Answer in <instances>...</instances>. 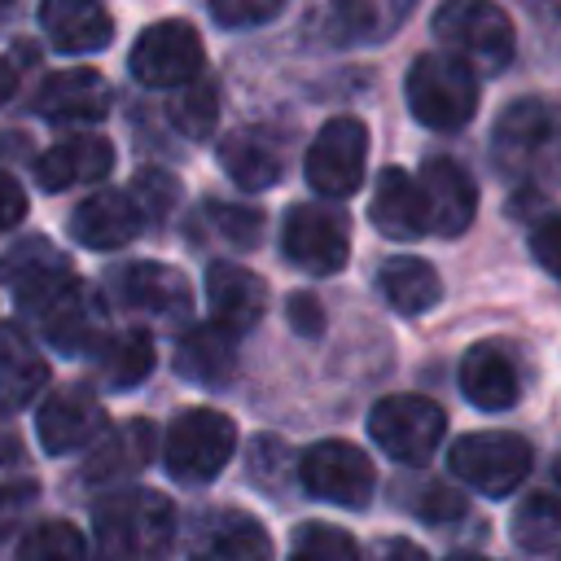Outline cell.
<instances>
[{
  "mask_svg": "<svg viewBox=\"0 0 561 561\" xmlns=\"http://www.w3.org/2000/svg\"><path fill=\"white\" fill-rule=\"evenodd\" d=\"M110 294L114 302L131 307V311H149V316H184L193 307V289L184 280L180 267L167 263H123L110 272Z\"/></svg>",
  "mask_w": 561,
  "mask_h": 561,
  "instance_id": "obj_14",
  "label": "cell"
},
{
  "mask_svg": "<svg viewBox=\"0 0 561 561\" xmlns=\"http://www.w3.org/2000/svg\"><path fill=\"white\" fill-rule=\"evenodd\" d=\"M127 66H131V75L145 88H184V83H197V75H202V39L180 18L153 22L131 44Z\"/></svg>",
  "mask_w": 561,
  "mask_h": 561,
  "instance_id": "obj_9",
  "label": "cell"
},
{
  "mask_svg": "<svg viewBox=\"0 0 561 561\" xmlns=\"http://www.w3.org/2000/svg\"><path fill=\"white\" fill-rule=\"evenodd\" d=\"M280 245H285V259L298 263L302 272H311V276H333V272L346 267V254H351V224H346V215L333 210V206L298 202V206L285 215Z\"/></svg>",
  "mask_w": 561,
  "mask_h": 561,
  "instance_id": "obj_8",
  "label": "cell"
},
{
  "mask_svg": "<svg viewBox=\"0 0 561 561\" xmlns=\"http://www.w3.org/2000/svg\"><path fill=\"white\" fill-rule=\"evenodd\" d=\"M153 368V337L145 329H123L101 342L96 351V381L105 390H131Z\"/></svg>",
  "mask_w": 561,
  "mask_h": 561,
  "instance_id": "obj_30",
  "label": "cell"
},
{
  "mask_svg": "<svg viewBox=\"0 0 561 561\" xmlns=\"http://www.w3.org/2000/svg\"><path fill=\"white\" fill-rule=\"evenodd\" d=\"M206 302H210V324H219L224 333H245L259 324L263 307H267V289L254 272L237 267V263H210L206 267Z\"/></svg>",
  "mask_w": 561,
  "mask_h": 561,
  "instance_id": "obj_17",
  "label": "cell"
},
{
  "mask_svg": "<svg viewBox=\"0 0 561 561\" xmlns=\"http://www.w3.org/2000/svg\"><path fill=\"white\" fill-rule=\"evenodd\" d=\"M447 561H486V557H465V552H460V557H447Z\"/></svg>",
  "mask_w": 561,
  "mask_h": 561,
  "instance_id": "obj_46",
  "label": "cell"
},
{
  "mask_svg": "<svg viewBox=\"0 0 561 561\" xmlns=\"http://www.w3.org/2000/svg\"><path fill=\"white\" fill-rule=\"evenodd\" d=\"M175 373L193 377V381H202L210 390L228 386V377L237 373L232 333H224L219 324H197L193 333H184L180 346H175Z\"/></svg>",
  "mask_w": 561,
  "mask_h": 561,
  "instance_id": "obj_26",
  "label": "cell"
},
{
  "mask_svg": "<svg viewBox=\"0 0 561 561\" xmlns=\"http://www.w3.org/2000/svg\"><path fill=\"white\" fill-rule=\"evenodd\" d=\"M210 219H215L219 232L232 237L237 245H254V241H259V228H263L259 210H250V206H219V202H210Z\"/></svg>",
  "mask_w": 561,
  "mask_h": 561,
  "instance_id": "obj_38",
  "label": "cell"
},
{
  "mask_svg": "<svg viewBox=\"0 0 561 561\" xmlns=\"http://www.w3.org/2000/svg\"><path fill=\"white\" fill-rule=\"evenodd\" d=\"M491 158L508 175H561V114L539 96L513 101L491 131Z\"/></svg>",
  "mask_w": 561,
  "mask_h": 561,
  "instance_id": "obj_2",
  "label": "cell"
},
{
  "mask_svg": "<svg viewBox=\"0 0 561 561\" xmlns=\"http://www.w3.org/2000/svg\"><path fill=\"white\" fill-rule=\"evenodd\" d=\"M460 390H465V399H469L473 408H482V412H504V408H513L517 394H522V386H517V368H513L508 351L495 346V342L469 346L465 359H460Z\"/></svg>",
  "mask_w": 561,
  "mask_h": 561,
  "instance_id": "obj_22",
  "label": "cell"
},
{
  "mask_svg": "<svg viewBox=\"0 0 561 561\" xmlns=\"http://www.w3.org/2000/svg\"><path fill=\"white\" fill-rule=\"evenodd\" d=\"M421 193H425V210H430V232L438 237H460L473 224L478 210V188L465 175L460 162L451 158H430L421 167Z\"/></svg>",
  "mask_w": 561,
  "mask_h": 561,
  "instance_id": "obj_15",
  "label": "cell"
},
{
  "mask_svg": "<svg viewBox=\"0 0 561 561\" xmlns=\"http://www.w3.org/2000/svg\"><path fill=\"white\" fill-rule=\"evenodd\" d=\"M175 123L184 136H210L215 131V118H219V105H215V88L210 83H193L175 105H171Z\"/></svg>",
  "mask_w": 561,
  "mask_h": 561,
  "instance_id": "obj_35",
  "label": "cell"
},
{
  "mask_svg": "<svg viewBox=\"0 0 561 561\" xmlns=\"http://www.w3.org/2000/svg\"><path fill=\"white\" fill-rule=\"evenodd\" d=\"M101 425H105V408H101L96 390L88 381H70L44 399L35 434L48 456H66V451L88 447L101 434Z\"/></svg>",
  "mask_w": 561,
  "mask_h": 561,
  "instance_id": "obj_13",
  "label": "cell"
},
{
  "mask_svg": "<svg viewBox=\"0 0 561 561\" xmlns=\"http://www.w3.org/2000/svg\"><path fill=\"white\" fill-rule=\"evenodd\" d=\"M35 110L53 123H92L105 118L110 110V83L88 70V66H70V70H53L35 96Z\"/></svg>",
  "mask_w": 561,
  "mask_h": 561,
  "instance_id": "obj_18",
  "label": "cell"
},
{
  "mask_svg": "<svg viewBox=\"0 0 561 561\" xmlns=\"http://www.w3.org/2000/svg\"><path fill=\"white\" fill-rule=\"evenodd\" d=\"M285 4L280 0H215L210 4V18L219 26H263L280 13Z\"/></svg>",
  "mask_w": 561,
  "mask_h": 561,
  "instance_id": "obj_36",
  "label": "cell"
},
{
  "mask_svg": "<svg viewBox=\"0 0 561 561\" xmlns=\"http://www.w3.org/2000/svg\"><path fill=\"white\" fill-rule=\"evenodd\" d=\"M530 465H535L530 443L522 434H508V430H478L451 447V473L491 500L517 491L526 482Z\"/></svg>",
  "mask_w": 561,
  "mask_h": 561,
  "instance_id": "obj_5",
  "label": "cell"
},
{
  "mask_svg": "<svg viewBox=\"0 0 561 561\" xmlns=\"http://www.w3.org/2000/svg\"><path fill=\"white\" fill-rule=\"evenodd\" d=\"M114 167V145L101 136H70L61 145H53L48 153L35 158V180L44 193H61L75 184H92L101 175H110Z\"/></svg>",
  "mask_w": 561,
  "mask_h": 561,
  "instance_id": "obj_21",
  "label": "cell"
},
{
  "mask_svg": "<svg viewBox=\"0 0 561 561\" xmlns=\"http://www.w3.org/2000/svg\"><path fill=\"white\" fill-rule=\"evenodd\" d=\"M381 561H430L416 543H408V539H390L386 548H381Z\"/></svg>",
  "mask_w": 561,
  "mask_h": 561,
  "instance_id": "obj_44",
  "label": "cell"
},
{
  "mask_svg": "<svg viewBox=\"0 0 561 561\" xmlns=\"http://www.w3.org/2000/svg\"><path fill=\"white\" fill-rule=\"evenodd\" d=\"M219 162L224 171L232 175V184H241L245 193H259V188H272L280 180V153L267 136L259 131H232L224 136L219 145Z\"/></svg>",
  "mask_w": 561,
  "mask_h": 561,
  "instance_id": "obj_29",
  "label": "cell"
},
{
  "mask_svg": "<svg viewBox=\"0 0 561 561\" xmlns=\"http://www.w3.org/2000/svg\"><path fill=\"white\" fill-rule=\"evenodd\" d=\"M416 508H421V517H430V522H451V517L465 513V500H460L456 491H447V486H430Z\"/></svg>",
  "mask_w": 561,
  "mask_h": 561,
  "instance_id": "obj_41",
  "label": "cell"
},
{
  "mask_svg": "<svg viewBox=\"0 0 561 561\" xmlns=\"http://www.w3.org/2000/svg\"><path fill=\"white\" fill-rule=\"evenodd\" d=\"M44 386H48V359L18 329H0V412L26 408Z\"/></svg>",
  "mask_w": 561,
  "mask_h": 561,
  "instance_id": "obj_27",
  "label": "cell"
},
{
  "mask_svg": "<svg viewBox=\"0 0 561 561\" xmlns=\"http://www.w3.org/2000/svg\"><path fill=\"white\" fill-rule=\"evenodd\" d=\"M403 18H408V4H394V0H342L320 9L311 22L324 26L329 44H368V39H386Z\"/></svg>",
  "mask_w": 561,
  "mask_h": 561,
  "instance_id": "obj_25",
  "label": "cell"
},
{
  "mask_svg": "<svg viewBox=\"0 0 561 561\" xmlns=\"http://www.w3.org/2000/svg\"><path fill=\"white\" fill-rule=\"evenodd\" d=\"M552 478H557V482H561V456H557V465H552Z\"/></svg>",
  "mask_w": 561,
  "mask_h": 561,
  "instance_id": "obj_47",
  "label": "cell"
},
{
  "mask_svg": "<svg viewBox=\"0 0 561 561\" xmlns=\"http://www.w3.org/2000/svg\"><path fill=\"white\" fill-rule=\"evenodd\" d=\"M289 561H364V552L346 530H337L329 522H302L294 530Z\"/></svg>",
  "mask_w": 561,
  "mask_h": 561,
  "instance_id": "obj_34",
  "label": "cell"
},
{
  "mask_svg": "<svg viewBox=\"0 0 561 561\" xmlns=\"http://www.w3.org/2000/svg\"><path fill=\"white\" fill-rule=\"evenodd\" d=\"M373 224L377 232L394 237V241H412V237H425L430 232V210H425V193H421V180H412L408 171L399 167H386L373 184Z\"/></svg>",
  "mask_w": 561,
  "mask_h": 561,
  "instance_id": "obj_19",
  "label": "cell"
},
{
  "mask_svg": "<svg viewBox=\"0 0 561 561\" xmlns=\"http://www.w3.org/2000/svg\"><path fill=\"white\" fill-rule=\"evenodd\" d=\"M434 35L447 57L465 61L473 75H500L513 61V26L495 4L451 0L434 13Z\"/></svg>",
  "mask_w": 561,
  "mask_h": 561,
  "instance_id": "obj_3",
  "label": "cell"
},
{
  "mask_svg": "<svg viewBox=\"0 0 561 561\" xmlns=\"http://www.w3.org/2000/svg\"><path fill=\"white\" fill-rule=\"evenodd\" d=\"M22 215H26V193H22V184H18L9 171H0V232L18 228Z\"/></svg>",
  "mask_w": 561,
  "mask_h": 561,
  "instance_id": "obj_42",
  "label": "cell"
},
{
  "mask_svg": "<svg viewBox=\"0 0 561 561\" xmlns=\"http://www.w3.org/2000/svg\"><path fill=\"white\" fill-rule=\"evenodd\" d=\"M408 105L416 114V123L434 127V131H456L473 118L478 110V79L465 61L447 57V53H421L408 70Z\"/></svg>",
  "mask_w": 561,
  "mask_h": 561,
  "instance_id": "obj_4",
  "label": "cell"
},
{
  "mask_svg": "<svg viewBox=\"0 0 561 561\" xmlns=\"http://www.w3.org/2000/svg\"><path fill=\"white\" fill-rule=\"evenodd\" d=\"M31 504H35V482H4L0 486V539L18 530V522Z\"/></svg>",
  "mask_w": 561,
  "mask_h": 561,
  "instance_id": "obj_40",
  "label": "cell"
},
{
  "mask_svg": "<svg viewBox=\"0 0 561 561\" xmlns=\"http://www.w3.org/2000/svg\"><path fill=\"white\" fill-rule=\"evenodd\" d=\"M289 324H294L298 333L316 337V333L324 329V311H320V302H316L311 294H294V298H289Z\"/></svg>",
  "mask_w": 561,
  "mask_h": 561,
  "instance_id": "obj_43",
  "label": "cell"
},
{
  "mask_svg": "<svg viewBox=\"0 0 561 561\" xmlns=\"http://www.w3.org/2000/svg\"><path fill=\"white\" fill-rule=\"evenodd\" d=\"M44 337L53 342V351L61 355H83V351H101V324H105V307L92 289L75 285L66 289L53 307L39 311Z\"/></svg>",
  "mask_w": 561,
  "mask_h": 561,
  "instance_id": "obj_20",
  "label": "cell"
},
{
  "mask_svg": "<svg viewBox=\"0 0 561 561\" xmlns=\"http://www.w3.org/2000/svg\"><path fill=\"white\" fill-rule=\"evenodd\" d=\"M447 416L434 399L425 394H386L373 412H368V434L373 443L399 460V465H425L438 443H443Z\"/></svg>",
  "mask_w": 561,
  "mask_h": 561,
  "instance_id": "obj_6",
  "label": "cell"
},
{
  "mask_svg": "<svg viewBox=\"0 0 561 561\" xmlns=\"http://www.w3.org/2000/svg\"><path fill=\"white\" fill-rule=\"evenodd\" d=\"M377 289H381V298H386L399 316H421V311H430V307L443 298L438 272H434L425 259H416V254H394V259H386L381 272H377Z\"/></svg>",
  "mask_w": 561,
  "mask_h": 561,
  "instance_id": "obj_28",
  "label": "cell"
},
{
  "mask_svg": "<svg viewBox=\"0 0 561 561\" xmlns=\"http://www.w3.org/2000/svg\"><path fill=\"white\" fill-rule=\"evenodd\" d=\"M530 254L561 280V215H543L530 228Z\"/></svg>",
  "mask_w": 561,
  "mask_h": 561,
  "instance_id": "obj_39",
  "label": "cell"
},
{
  "mask_svg": "<svg viewBox=\"0 0 561 561\" xmlns=\"http://www.w3.org/2000/svg\"><path fill=\"white\" fill-rule=\"evenodd\" d=\"M237 447V425L215 412V408H193L180 412L175 425L167 430L162 465L175 482H210Z\"/></svg>",
  "mask_w": 561,
  "mask_h": 561,
  "instance_id": "obj_7",
  "label": "cell"
},
{
  "mask_svg": "<svg viewBox=\"0 0 561 561\" xmlns=\"http://www.w3.org/2000/svg\"><path fill=\"white\" fill-rule=\"evenodd\" d=\"M39 26L57 53H101L114 35V22L92 0H48L39 9Z\"/></svg>",
  "mask_w": 561,
  "mask_h": 561,
  "instance_id": "obj_24",
  "label": "cell"
},
{
  "mask_svg": "<svg viewBox=\"0 0 561 561\" xmlns=\"http://www.w3.org/2000/svg\"><path fill=\"white\" fill-rule=\"evenodd\" d=\"M18 561H88V543L70 522H39L22 535Z\"/></svg>",
  "mask_w": 561,
  "mask_h": 561,
  "instance_id": "obj_33",
  "label": "cell"
},
{
  "mask_svg": "<svg viewBox=\"0 0 561 561\" xmlns=\"http://www.w3.org/2000/svg\"><path fill=\"white\" fill-rule=\"evenodd\" d=\"M298 478L316 500H329L342 508H364L373 500V486H377L373 460L355 443H342V438L307 447L298 460Z\"/></svg>",
  "mask_w": 561,
  "mask_h": 561,
  "instance_id": "obj_10",
  "label": "cell"
},
{
  "mask_svg": "<svg viewBox=\"0 0 561 561\" xmlns=\"http://www.w3.org/2000/svg\"><path fill=\"white\" fill-rule=\"evenodd\" d=\"M145 228V215L136 206L131 193H118V188H101L92 193L88 202L75 206L70 215V237L88 250H118L127 245L136 232Z\"/></svg>",
  "mask_w": 561,
  "mask_h": 561,
  "instance_id": "obj_16",
  "label": "cell"
},
{
  "mask_svg": "<svg viewBox=\"0 0 561 561\" xmlns=\"http://www.w3.org/2000/svg\"><path fill=\"white\" fill-rule=\"evenodd\" d=\"M513 539L526 552H552L561 543V495L535 491L513 513Z\"/></svg>",
  "mask_w": 561,
  "mask_h": 561,
  "instance_id": "obj_32",
  "label": "cell"
},
{
  "mask_svg": "<svg viewBox=\"0 0 561 561\" xmlns=\"http://www.w3.org/2000/svg\"><path fill=\"white\" fill-rule=\"evenodd\" d=\"M0 280L13 289V298L31 311L53 307L66 289H75V267L61 250H53L44 237H26L22 245H13L0 259Z\"/></svg>",
  "mask_w": 561,
  "mask_h": 561,
  "instance_id": "obj_12",
  "label": "cell"
},
{
  "mask_svg": "<svg viewBox=\"0 0 561 561\" xmlns=\"http://www.w3.org/2000/svg\"><path fill=\"white\" fill-rule=\"evenodd\" d=\"M131 197H136V206H140V215H145V219L167 215V210H171V202H175V180H171V175H162V171H140V180H136Z\"/></svg>",
  "mask_w": 561,
  "mask_h": 561,
  "instance_id": "obj_37",
  "label": "cell"
},
{
  "mask_svg": "<svg viewBox=\"0 0 561 561\" xmlns=\"http://www.w3.org/2000/svg\"><path fill=\"white\" fill-rule=\"evenodd\" d=\"M364 158H368V127L351 114L320 127V136L307 149V184L324 197H351L364 184Z\"/></svg>",
  "mask_w": 561,
  "mask_h": 561,
  "instance_id": "obj_11",
  "label": "cell"
},
{
  "mask_svg": "<svg viewBox=\"0 0 561 561\" xmlns=\"http://www.w3.org/2000/svg\"><path fill=\"white\" fill-rule=\"evenodd\" d=\"M153 447H158V434H153V425L149 421H123L118 430H110L96 447H92V456H88V465H83V482H92V486H114V482H123L127 473H136V469H145L149 460H153Z\"/></svg>",
  "mask_w": 561,
  "mask_h": 561,
  "instance_id": "obj_23",
  "label": "cell"
},
{
  "mask_svg": "<svg viewBox=\"0 0 561 561\" xmlns=\"http://www.w3.org/2000/svg\"><path fill=\"white\" fill-rule=\"evenodd\" d=\"M13 83H18V70L0 57V101H9V96H13Z\"/></svg>",
  "mask_w": 561,
  "mask_h": 561,
  "instance_id": "obj_45",
  "label": "cell"
},
{
  "mask_svg": "<svg viewBox=\"0 0 561 561\" xmlns=\"http://www.w3.org/2000/svg\"><path fill=\"white\" fill-rule=\"evenodd\" d=\"M175 508L158 491H114L92 517V561H167Z\"/></svg>",
  "mask_w": 561,
  "mask_h": 561,
  "instance_id": "obj_1",
  "label": "cell"
},
{
  "mask_svg": "<svg viewBox=\"0 0 561 561\" xmlns=\"http://www.w3.org/2000/svg\"><path fill=\"white\" fill-rule=\"evenodd\" d=\"M206 561H272V543L254 517L224 513L206 535Z\"/></svg>",
  "mask_w": 561,
  "mask_h": 561,
  "instance_id": "obj_31",
  "label": "cell"
}]
</instances>
